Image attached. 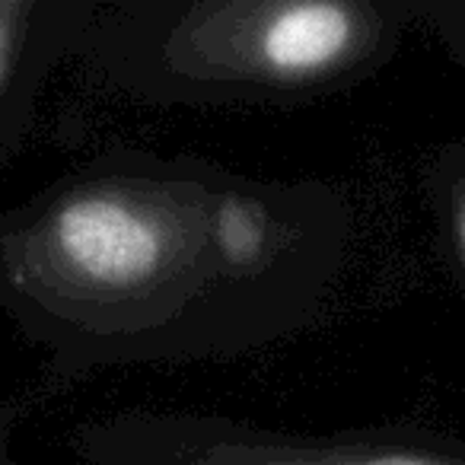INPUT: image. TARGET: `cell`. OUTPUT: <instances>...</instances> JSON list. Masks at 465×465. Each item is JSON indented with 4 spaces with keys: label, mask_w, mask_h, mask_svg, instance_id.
Masks as SVG:
<instances>
[{
    "label": "cell",
    "mask_w": 465,
    "mask_h": 465,
    "mask_svg": "<svg viewBox=\"0 0 465 465\" xmlns=\"http://www.w3.org/2000/svg\"><path fill=\"white\" fill-rule=\"evenodd\" d=\"M201 175H118L64 192L7 240V272L33 303L90 331H232L213 306L265 312L207 242Z\"/></svg>",
    "instance_id": "obj_1"
},
{
    "label": "cell",
    "mask_w": 465,
    "mask_h": 465,
    "mask_svg": "<svg viewBox=\"0 0 465 465\" xmlns=\"http://www.w3.org/2000/svg\"><path fill=\"white\" fill-rule=\"evenodd\" d=\"M395 33L392 4L198 0L156 26L150 71L175 99L300 96L363 77Z\"/></svg>",
    "instance_id": "obj_2"
},
{
    "label": "cell",
    "mask_w": 465,
    "mask_h": 465,
    "mask_svg": "<svg viewBox=\"0 0 465 465\" xmlns=\"http://www.w3.org/2000/svg\"><path fill=\"white\" fill-rule=\"evenodd\" d=\"M134 465H465V450L418 440H293L217 418H153L134 430Z\"/></svg>",
    "instance_id": "obj_3"
},
{
    "label": "cell",
    "mask_w": 465,
    "mask_h": 465,
    "mask_svg": "<svg viewBox=\"0 0 465 465\" xmlns=\"http://www.w3.org/2000/svg\"><path fill=\"white\" fill-rule=\"evenodd\" d=\"M207 242L217 268L232 284L265 291V281H287L281 265L291 255V223L265 194L213 185Z\"/></svg>",
    "instance_id": "obj_4"
},
{
    "label": "cell",
    "mask_w": 465,
    "mask_h": 465,
    "mask_svg": "<svg viewBox=\"0 0 465 465\" xmlns=\"http://www.w3.org/2000/svg\"><path fill=\"white\" fill-rule=\"evenodd\" d=\"M26 20H29L26 4L0 0V90H4V84H7L10 67H14L16 52H20V45H23Z\"/></svg>",
    "instance_id": "obj_5"
},
{
    "label": "cell",
    "mask_w": 465,
    "mask_h": 465,
    "mask_svg": "<svg viewBox=\"0 0 465 465\" xmlns=\"http://www.w3.org/2000/svg\"><path fill=\"white\" fill-rule=\"evenodd\" d=\"M446 220H450V240L456 249V259L465 272V163L456 169L446 192Z\"/></svg>",
    "instance_id": "obj_6"
}]
</instances>
